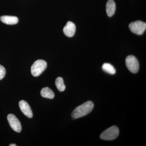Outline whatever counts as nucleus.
Wrapping results in <instances>:
<instances>
[{
	"mask_svg": "<svg viewBox=\"0 0 146 146\" xmlns=\"http://www.w3.org/2000/svg\"><path fill=\"white\" fill-rule=\"evenodd\" d=\"M7 120L10 126L16 132H21L22 130V127L21 122L18 118L13 114H9L7 117Z\"/></svg>",
	"mask_w": 146,
	"mask_h": 146,
	"instance_id": "423d86ee",
	"label": "nucleus"
},
{
	"mask_svg": "<svg viewBox=\"0 0 146 146\" xmlns=\"http://www.w3.org/2000/svg\"><path fill=\"white\" fill-rule=\"evenodd\" d=\"M6 70L2 65H0V80H1L5 76Z\"/></svg>",
	"mask_w": 146,
	"mask_h": 146,
	"instance_id": "4468645a",
	"label": "nucleus"
},
{
	"mask_svg": "<svg viewBox=\"0 0 146 146\" xmlns=\"http://www.w3.org/2000/svg\"><path fill=\"white\" fill-rule=\"evenodd\" d=\"M102 69L106 72L110 74H114L116 73L115 68L110 63H104L102 66Z\"/></svg>",
	"mask_w": 146,
	"mask_h": 146,
	"instance_id": "f8f14e48",
	"label": "nucleus"
},
{
	"mask_svg": "<svg viewBox=\"0 0 146 146\" xmlns=\"http://www.w3.org/2000/svg\"><path fill=\"white\" fill-rule=\"evenodd\" d=\"M106 10L108 16L111 17L115 14L116 4L113 0H108L106 5Z\"/></svg>",
	"mask_w": 146,
	"mask_h": 146,
	"instance_id": "9d476101",
	"label": "nucleus"
},
{
	"mask_svg": "<svg viewBox=\"0 0 146 146\" xmlns=\"http://www.w3.org/2000/svg\"><path fill=\"white\" fill-rule=\"evenodd\" d=\"M94 107V103L92 102H86L74 110L72 114V117L73 119H77L84 117L90 113Z\"/></svg>",
	"mask_w": 146,
	"mask_h": 146,
	"instance_id": "f257e3e1",
	"label": "nucleus"
},
{
	"mask_svg": "<svg viewBox=\"0 0 146 146\" xmlns=\"http://www.w3.org/2000/svg\"><path fill=\"white\" fill-rule=\"evenodd\" d=\"M41 95L44 98L50 99H52L54 97V94L52 90L47 87H45L42 89Z\"/></svg>",
	"mask_w": 146,
	"mask_h": 146,
	"instance_id": "9b49d317",
	"label": "nucleus"
},
{
	"mask_svg": "<svg viewBox=\"0 0 146 146\" xmlns=\"http://www.w3.org/2000/svg\"><path fill=\"white\" fill-rule=\"evenodd\" d=\"M19 105L20 109L24 115L29 118L32 117L33 116L32 111L27 102L21 100L19 102Z\"/></svg>",
	"mask_w": 146,
	"mask_h": 146,
	"instance_id": "0eeeda50",
	"label": "nucleus"
},
{
	"mask_svg": "<svg viewBox=\"0 0 146 146\" xmlns=\"http://www.w3.org/2000/svg\"><path fill=\"white\" fill-rule=\"evenodd\" d=\"M131 31L138 35H141L145 32L146 29V24L142 21H138L132 22L129 25Z\"/></svg>",
	"mask_w": 146,
	"mask_h": 146,
	"instance_id": "20e7f679",
	"label": "nucleus"
},
{
	"mask_svg": "<svg viewBox=\"0 0 146 146\" xmlns=\"http://www.w3.org/2000/svg\"><path fill=\"white\" fill-rule=\"evenodd\" d=\"M125 63L128 69L131 73L135 74L138 72L139 69V62L135 56H128L126 58Z\"/></svg>",
	"mask_w": 146,
	"mask_h": 146,
	"instance_id": "39448f33",
	"label": "nucleus"
},
{
	"mask_svg": "<svg viewBox=\"0 0 146 146\" xmlns=\"http://www.w3.org/2000/svg\"><path fill=\"white\" fill-rule=\"evenodd\" d=\"M9 146H16V145H15V144H10V145H9Z\"/></svg>",
	"mask_w": 146,
	"mask_h": 146,
	"instance_id": "2eb2a0df",
	"label": "nucleus"
},
{
	"mask_svg": "<svg viewBox=\"0 0 146 146\" xmlns=\"http://www.w3.org/2000/svg\"><path fill=\"white\" fill-rule=\"evenodd\" d=\"M47 68V63L43 60H36L32 65L31 73L34 77L40 76Z\"/></svg>",
	"mask_w": 146,
	"mask_h": 146,
	"instance_id": "f03ea898",
	"label": "nucleus"
},
{
	"mask_svg": "<svg viewBox=\"0 0 146 146\" xmlns=\"http://www.w3.org/2000/svg\"><path fill=\"white\" fill-rule=\"evenodd\" d=\"M119 134V128L116 126H112L103 131L100 137L102 140L111 141L116 139Z\"/></svg>",
	"mask_w": 146,
	"mask_h": 146,
	"instance_id": "7ed1b4c3",
	"label": "nucleus"
},
{
	"mask_svg": "<svg viewBox=\"0 0 146 146\" xmlns=\"http://www.w3.org/2000/svg\"><path fill=\"white\" fill-rule=\"evenodd\" d=\"M76 27L72 22L69 21L63 29V32L66 36L72 37L75 33Z\"/></svg>",
	"mask_w": 146,
	"mask_h": 146,
	"instance_id": "6e6552de",
	"label": "nucleus"
},
{
	"mask_svg": "<svg viewBox=\"0 0 146 146\" xmlns=\"http://www.w3.org/2000/svg\"><path fill=\"white\" fill-rule=\"evenodd\" d=\"M1 21L4 23L9 25H16L18 23V19L16 16H3L0 18Z\"/></svg>",
	"mask_w": 146,
	"mask_h": 146,
	"instance_id": "1a4fd4ad",
	"label": "nucleus"
},
{
	"mask_svg": "<svg viewBox=\"0 0 146 146\" xmlns=\"http://www.w3.org/2000/svg\"><path fill=\"white\" fill-rule=\"evenodd\" d=\"M55 85L58 91L63 92L65 91V86L64 83L63 79L60 77H58L55 80Z\"/></svg>",
	"mask_w": 146,
	"mask_h": 146,
	"instance_id": "ddd939ff",
	"label": "nucleus"
}]
</instances>
